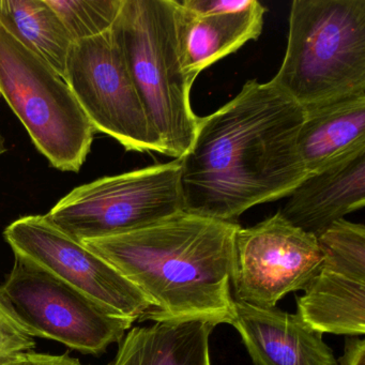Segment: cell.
I'll list each match as a JSON object with an SVG mask.
<instances>
[{"mask_svg": "<svg viewBox=\"0 0 365 365\" xmlns=\"http://www.w3.org/2000/svg\"><path fill=\"white\" fill-rule=\"evenodd\" d=\"M241 226L181 211L117 236L81 241L151 303L147 320L232 324L235 240Z\"/></svg>", "mask_w": 365, "mask_h": 365, "instance_id": "2", "label": "cell"}, {"mask_svg": "<svg viewBox=\"0 0 365 365\" xmlns=\"http://www.w3.org/2000/svg\"><path fill=\"white\" fill-rule=\"evenodd\" d=\"M0 365H84L78 359L70 358L67 354H36L26 351L14 354L0 361Z\"/></svg>", "mask_w": 365, "mask_h": 365, "instance_id": "21", "label": "cell"}, {"mask_svg": "<svg viewBox=\"0 0 365 365\" xmlns=\"http://www.w3.org/2000/svg\"><path fill=\"white\" fill-rule=\"evenodd\" d=\"M63 80L96 132L114 138L125 150L163 155L112 31L74 42Z\"/></svg>", "mask_w": 365, "mask_h": 365, "instance_id": "8", "label": "cell"}, {"mask_svg": "<svg viewBox=\"0 0 365 365\" xmlns=\"http://www.w3.org/2000/svg\"><path fill=\"white\" fill-rule=\"evenodd\" d=\"M232 326L254 365H339L322 333L309 328L298 313L235 300Z\"/></svg>", "mask_w": 365, "mask_h": 365, "instance_id": "12", "label": "cell"}, {"mask_svg": "<svg viewBox=\"0 0 365 365\" xmlns=\"http://www.w3.org/2000/svg\"><path fill=\"white\" fill-rule=\"evenodd\" d=\"M365 149V93L304 110L298 151L309 175Z\"/></svg>", "mask_w": 365, "mask_h": 365, "instance_id": "14", "label": "cell"}, {"mask_svg": "<svg viewBox=\"0 0 365 365\" xmlns=\"http://www.w3.org/2000/svg\"><path fill=\"white\" fill-rule=\"evenodd\" d=\"M6 151H7V147H6L5 144V138H4L3 134L0 132V155H4Z\"/></svg>", "mask_w": 365, "mask_h": 365, "instance_id": "23", "label": "cell"}, {"mask_svg": "<svg viewBox=\"0 0 365 365\" xmlns=\"http://www.w3.org/2000/svg\"><path fill=\"white\" fill-rule=\"evenodd\" d=\"M209 322H159L130 329L108 365H211Z\"/></svg>", "mask_w": 365, "mask_h": 365, "instance_id": "16", "label": "cell"}, {"mask_svg": "<svg viewBox=\"0 0 365 365\" xmlns=\"http://www.w3.org/2000/svg\"><path fill=\"white\" fill-rule=\"evenodd\" d=\"M36 341L0 300V361L29 351Z\"/></svg>", "mask_w": 365, "mask_h": 365, "instance_id": "19", "label": "cell"}, {"mask_svg": "<svg viewBox=\"0 0 365 365\" xmlns=\"http://www.w3.org/2000/svg\"><path fill=\"white\" fill-rule=\"evenodd\" d=\"M304 110L270 82L251 80L209 116L180 158L185 211L237 222L264 202L287 197L309 176L298 151Z\"/></svg>", "mask_w": 365, "mask_h": 365, "instance_id": "1", "label": "cell"}, {"mask_svg": "<svg viewBox=\"0 0 365 365\" xmlns=\"http://www.w3.org/2000/svg\"><path fill=\"white\" fill-rule=\"evenodd\" d=\"M179 3V38L185 74L195 82L200 72L259 37L266 8L254 0L249 9L196 14Z\"/></svg>", "mask_w": 365, "mask_h": 365, "instance_id": "15", "label": "cell"}, {"mask_svg": "<svg viewBox=\"0 0 365 365\" xmlns=\"http://www.w3.org/2000/svg\"><path fill=\"white\" fill-rule=\"evenodd\" d=\"M322 262L317 237L292 225L277 211L237 232L232 296L247 304L275 307L288 292L304 290Z\"/></svg>", "mask_w": 365, "mask_h": 365, "instance_id": "10", "label": "cell"}, {"mask_svg": "<svg viewBox=\"0 0 365 365\" xmlns=\"http://www.w3.org/2000/svg\"><path fill=\"white\" fill-rule=\"evenodd\" d=\"M0 300L31 336L53 339L85 354H103L135 322L113 315L65 282L19 257L0 285Z\"/></svg>", "mask_w": 365, "mask_h": 365, "instance_id": "7", "label": "cell"}, {"mask_svg": "<svg viewBox=\"0 0 365 365\" xmlns=\"http://www.w3.org/2000/svg\"><path fill=\"white\" fill-rule=\"evenodd\" d=\"M254 0H182L181 6L196 14H230L243 11L253 5Z\"/></svg>", "mask_w": 365, "mask_h": 365, "instance_id": "20", "label": "cell"}, {"mask_svg": "<svg viewBox=\"0 0 365 365\" xmlns=\"http://www.w3.org/2000/svg\"><path fill=\"white\" fill-rule=\"evenodd\" d=\"M110 31L163 155L180 159L195 138L198 117L190 102L193 82L183 70L178 0H123Z\"/></svg>", "mask_w": 365, "mask_h": 365, "instance_id": "3", "label": "cell"}, {"mask_svg": "<svg viewBox=\"0 0 365 365\" xmlns=\"http://www.w3.org/2000/svg\"><path fill=\"white\" fill-rule=\"evenodd\" d=\"M180 159L80 185L46 215L78 241L125 234L185 210Z\"/></svg>", "mask_w": 365, "mask_h": 365, "instance_id": "6", "label": "cell"}, {"mask_svg": "<svg viewBox=\"0 0 365 365\" xmlns=\"http://www.w3.org/2000/svg\"><path fill=\"white\" fill-rule=\"evenodd\" d=\"M4 238L22 258L82 292L113 315L145 322L153 307L143 292L101 256L57 227L46 215H26Z\"/></svg>", "mask_w": 365, "mask_h": 365, "instance_id": "9", "label": "cell"}, {"mask_svg": "<svg viewBox=\"0 0 365 365\" xmlns=\"http://www.w3.org/2000/svg\"><path fill=\"white\" fill-rule=\"evenodd\" d=\"M0 25L65 78L74 42L46 0H0Z\"/></svg>", "mask_w": 365, "mask_h": 365, "instance_id": "17", "label": "cell"}, {"mask_svg": "<svg viewBox=\"0 0 365 365\" xmlns=\"http://www.w3.org/2000/svg\"><path fill=\"white\" fill-rule=\"evenodd\" d=\"M270 83L303 110L365 93V0H294Z\"/></svg>", "mask_w": 365, "mask_h": 365, "instance_id": "4", "label": "cell"}, {"mask_svg": "<svg viewBox=\"0 0 365 365\" xmlns=\"http://www.w3.org/2000/svg\"><path fill=\"white\" fill-rule=\"evenodd\" d=\"M322 262L297 299V313L317 332L365 333V227L339 220L318 237Z\"/></svg>", "mask_w": 365, "mask_h": 365, "instance_id": "11", "label": "cell"}, {"mask_svg": "<svg viewBox=\"0 0 365 365\" xmlns=\"http://www.w3.org/2000/svg\"><path fill=\"white\" fill-rule=\"evenodd\" d=\"M284 219L319 237L335 222L365 206V149L309 175L289 195Z\"/></svg>", "mask_w": 365, "mask_h": 365, "instance_id": "13", "label": "cell"}, {"mask_svg": "<svg viewBox=\"0 0 365 365\" xmlns=\"http://www.w3.org/2000/svg\"><path fill=\"white\" fill-rule=\"evenodd\" d=\"M73 42L97 37L112 29L123 0H46Z\"/></svg>", "mask_w": 365, "mask_h": 365, "instance_id": "18", "label": "cell"}, {"mask_svg": "<svg viewBox=\"0 0 365 365\" xmlns=\"http://www.w3.org/2000/svg\"><path fill=\"white\" fill-rule=\"evenodd\" d=\"M0 98L51 166L80 172L91 153L95 129L66 81L1 25Z\"/></svg>", "mask_w": 365, "mask_h": 365, "instance_id": "5", "label": "cell"}, {"mask_svg": "<svg viewBox=\"0 0 365 365\" xmlns=\"http://www.w3.org/2000/svg\"><path fill=\"white\" fill-rule=\"evenodd\" d=\"M339 365H365V341L349 336L345 341L344 354L337 360Z\"/></svg>", "mask_w": 365, "mask_h": 365, "instance_id": "22", "label": "cell"}]
</instances>
